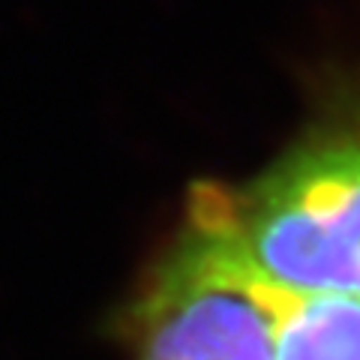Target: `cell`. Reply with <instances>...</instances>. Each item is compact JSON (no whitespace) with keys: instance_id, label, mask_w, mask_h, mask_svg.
<instances>
[{"instance_id":"obj_1","label":"cell","mask_w":360,"mask_h":360,"mask_svg":"<svg viewBox=\"0 0 360 360\" xmlns=\"http://www.w3.org/2000/svg\"><path fill=\"white\" fill-rule=\"evenodd\" d=\"M213 222L270 288L360 297V111L315 127L240 189H198Z\"/></svg>"},{"instance_id":"obj_2","label":"cell","mask_w":360,"mask_h":360,"mask_svg":"<svg viewBox=\"0 0 360 360\" xmlns=\"http://www.w3.org/2000/svg\"><path fill=\"white\" fill-rule=\"evenodd\" d=\"M135 360H276L267 285L198 210L135 307Z\"/></svg>"},{"instance_id":"obj_3","label":"cell","mask_w":360,"mask_h":360,"mask_svg":"<svg viewBox=\"0 0 360 360\" xmlns=\"http://www.w3.org/2000/svg\"><path fill=\"white\" fill-rule=\"evenodd\" d=\"M276 360H360V297L270 288Z\"/></svg>"}]
</instances>
